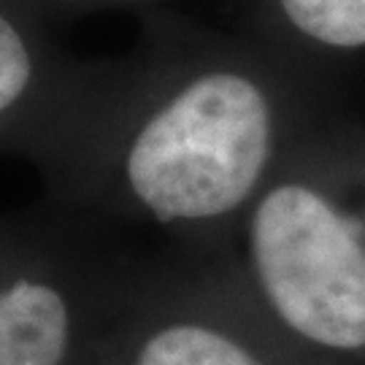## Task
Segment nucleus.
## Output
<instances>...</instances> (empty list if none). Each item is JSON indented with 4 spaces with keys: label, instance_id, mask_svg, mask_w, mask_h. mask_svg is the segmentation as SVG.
<instances>
[{
    "label": "nucleus",
    "instance_id": "nucleus-1",
    "mask_svg": "<svg viewBox=\"0 0 365 365\" xmlns=\"http://www.w3.org/2000/svg\"><path fill=\"white\" fill-rule=\"evenodd\" d=\"M274 103L235 68H197L146 87L122 119L119 170L130 195L163 222L238 209L274 149Z\"/></svg>",
    "mask_w": 365,
    "mask_h": 365
},
{
    "label": "nucleus",
    "instance_id": "nucleus-2",
    "mask_svg": "<svg viewBox=\"0 0 365 365\" xmlns=\"http://www.w3.org/2000/svg\"><path fill=\"white\" fill-rule=\"evenodd\" d=\"M252 260L274 312L330 349L365 346V247L306 184H282L252 217Z\"/></svg>",
    "mask_w": 365,
    "mask_h": 365
},
{
    "label": "nucleus",
    "instance_id": "nucleus-3",
    "mask_svg": "<svg viewBox=\"0 0 365 365\" xmlns=\"http://www.w3.org/2000/svg\"><path fill=\"white\" fill-rule=\"evenodd\" d=\"M71 339L66 298L43 282L0 289V365H63Z\"/></svg>",
    "mask_w": 365,
    "mask_h": 365
},
{
    "label": "nucleus",
    "instance_id": "nucleus-4",
    "mask_svg": "<svg viewBox=\"0 0 365 365\" xmlns=\"http://www.w3.org/2000/svg\"><path fill=\"white\" fill-rule=\"evenodd\" d=\"M41 6V0H0V133L25 119L52 87Z\"/></svg>",
    "mask_w": 365,
    "mask_h": 365
},
{
    "label": "nucleus",
    "instance_id": "nucleus-5",
    "mask_svg": "<svg viewBox=\"0 0 365 365\" xmlns=\"http://www.w3.org/2000/svg\"><path fill=\"white\" fill-rule=\"evenodd\" d=\"M135 365H262L238 341L206 325L179 322L152 333Z\"/></svg>",
    "mask_w": 365,
    "mask_h": 365
},
{
    "label": "nucleus",
    "instance_id": "nucleus-6",
    "mask_svg": "<svg viewBox=\"0 0 365 365\" xmlns=\"http://www.w3.org/2000/svg\"><path fill=\"white\" fill-rule=\"evenodd\" d=\"M298 36L330 49L365 46V0H276Z\"/></svg>",
    "mask_w": 365,
    "mask_h": 365
},
{
    "label": "nucleus",
    "instance_id": "nucleus-7",
    "mask_svg": "<svg viewBox=\"0 0 365 365\" xmlns=\"http://www.w3.org/2000/svg\"><path fill=\"white\" fill-rule=\"evenodd\" d=\"M49 6H114V3H141V0H41Z\"/></svg>",
    "mask_w": 365,
    "mask_h": 365
}]
</instances>
